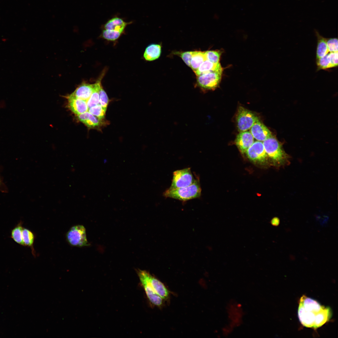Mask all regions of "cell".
<instances>
[{
  "instance_id": "1",
  "label": "cell",
  "mask_w": 338,
  "mask_h": 338,
  "mask_svg": "<svg viewBox=\"0 0 338 338\" xmlns=\"http://www.w3.org/2000/svg\"><path fill=\"white\" fill-rule=\"evenodd\" d=\"M201 188L199 179H196L192 185L174 189L168 188L163 193L166 197H170L183 201H186L200 197Z\"/></svg>"
},
{
  "instance_id": "2",
  "label": "cell",
  "mask_w": 338,
  "mask_h": 338,
  "mask_svg": "<svg viewBox=\"0 0 338 338\" xmlns=\"http://www.w3.org/2000/svg\"><path fill=\"white\" fill-rule=\"evenodd\" d=\"M263 143L268 157L274 163L281 166L288 162V156L276 138L272 136Z\"/></svg>"
},
{
  "instance_id": "3",
  "label": "cell",
  "mask_w": 338,
  "mask_h": 338,
  "mask_svg": "<svg viewBox=\"0 0 338 338\" xmlns=\"http://www.w3.org/2000/svg\"><path fill=\"white\" fill-rule=\"evenodd\" d=\"M222 72L223 69L221 66L214 71L197 76L198 85L205 89H215L221 81Z\"/></svg>"
},
{
  "instance_id": "4",
  "label": "cell",
  "mask_w": 338,
  "mask_h": 338,
  "mask_svg": "<svg viewBox=\"0 0 338 338\" xmlns=\"http://www.w3.org/2000/svg\"><path fill=\"white\" fill-rule=\"evenodd\" d=\"M189 167L177 170L173 173L171 186L169 188L174 189L189 186L195 181Z\"/></svg>"
},
{
  "instance_id": "5",
  "label": "cell",
  "mask_w": 338,
  "mask_h": 338,
  "mask_svg": "<svg viewBox=\"0 0 338 338\" xmlns=\"http://www.w3.org/2000/svg\"><path fill=\"white\" fill-rule=\"evenodd\" d=\"M236 120L238 131H247L259 120L258 117L250 111L241 106L238 109Z\"/></svg>"
},
{
  "instance_id": "6",
  "label": "cell",
  "mask_w": 338,
  "mask_h": 338,
  "mask_svg": "<svg viewBox=\"0 0 338 338\" xmlns=\"http://www.w3.org/2000/svg\"><path fill=\"white\" fill-rule=\"evenodd\" d=\"M68 242L71 245L78 247L88 246L85 228L83 225H77L70 228L66 234Z\"/></svg>"
},
{
  "instance_id": "7",
  "label": "cell",
  "mask_w": 338,
  "mask_h": 338,
  "mask_svg": "<svg viewBox=\"0 0 338 338\" xmlns=\"http://www.w3.org/2000/svg\"><path fill=\"white\" fill-rule=\"evenodd\" d=\"M245 153L248 158L254 162L264 163L268 159V156L262 141H254Z\"/></svg>"
},
{
  "instance_id": "8",
  "label": "cell",
  "mask_w": 338,
  "mask_h": 338,
  "mask_svg": "<svg viewBox=\"0 0 338 338\" xmlns=\"http://www.w3.org/2000/svg\"><path fill=\"white\" fill-rule=\"evenodd\" d=\"M140 271L155 292L163 300L167 301L169 298L170 292L164 284L147 271Z\"/></svg>"
},
{
  "instance_id": "9",
  "label": "cell",
  "mask_w": 338,
  "mask_h": 338,
  "mask_svg": "<svg viewBox=\"0 0 338 338\" xmlns=\"http://www.w3.org/2000/svg\"><path fill=\"white\" fill-rule=\"evenodd\" d=\"M137 273L141 283L150 302L154 305L159 308L163 305V299L154 290L152 287L141 273L140 270Z\"/></svg>"
},
{
  "instance_id": "10",
  "label": "cell",
  "mask_w": 338,
  "mask_h": 338,
  "mask_svg": "<svg viewBox=\"0 0 338 338\" xmlns=\"http://www.w3.org/2000/svg\"><path fill=\"white\" fill-rule=\"evenodd\" d=\"M325 307L320 311L306 310L299 305L298 316L301 324L306 327L314 328L317 316Z\"/></svg>"
},
{
  "instance_id": "11",
  "label": "cell",
  "mask_w": 338,
  "mask_h": 338,
  "mask_svg": "<svg viewBox=\"0 0 338 338\" xmlns=\"http://www.w3.org/2000/svg\"><path fill=\"white\" fill-rule=\"evenodd\" d=\"M78 115L79 120L89 128L100 129L108 123L104 119H100L88 111Z\"/></svg>"
},
{
  "instance_id": "12",
  "label": "cell",
  "mask_w": 338,
  "mask_h": 338,
  "mask_svg": "<svg viewBox=\"0 0 338 338\" xmlns=\"http://www.w3.org/2000/svg\"><path fill=\"white\" fill-rule=\"evenodd\" d=\"M250 130L254 138L258 141L263 142L272 136L269 130L259 120L254 123Z\"/></svg>"
},
{
  "instance_id": "13",
  "label": "cell",
  "mask_w": 338,
  "mask_h": 338,
  "mask_svg": "<svg viewBox=\"0 0 338 338\" xmlns=\"http://www.w3.org/2000/svg\"><path fill=\"white\" fill-rule=\"evenodd\" d=\"M254 142V138L248 131L240 132L237 136L235 143L238 148L242 153L246 152L247 149Z\"/></svg>"
},
{
  "instance_id": "14",
  "label": "cell",
  "mask_w": 338,
  "mask_h": 338,
  "mask_svg": "<svg viewBox=\"0 0 338 338\" xmlns=\"http://www.w3.org/2000/svg\"><path fill=\"white\" fill-rule=\"evenodd\" d=\"M68 105L70 110L79 115L88 111L89 108L86 101L70 95L68 97Z\"/></svg>"
},
{
  "instance_id": "15",
  "label": "cell",
  "mask_w": 338,
  "mask_h": 338,
  "mask_svg": "<svg viewBox=\"0 0 338 338\" xmlns=\"http://www.w3.org/2000/svg\"><path fill=\"white\" fill-rule=\"evenodd\" d=\"M95 87V84L83 83L71 95L76 98L87 101L93 93Z\"/></svg>"
},
{
  "instance_id": "16",
  "label": "cell",
  "mask_w": 338,
  "mask_h": 338,
  "mask_svg": "<svg viewBox=\"0 0 338 338\" xmlns=\"http://www.w3.org/2000/svg\"><path fill=\"white\" fill-rule=\"evenodd\" d=\"M129 23L120 18L115 17L106 22L104 25V28L105 29L114 30L122 33Z\"/></svg>"
},
{
  "instance_id": "17",
  "label": "cell",
  "mask_w": 338,
  "mask_h": 338,
  "mask_svg": "<svg viewBox=\"0 0 338 338\" xmlns=\"http://www.w3.org/2000/svg\"><path fill=\"white\" fill-rule=\"evenodd\" d=\"M317 38V46L316 51V59L322 57L329 52L326 43V38L320 35L318 32L315 30Z\"/></svg>"
},
{
  "instance_id": "18",
  "label": "cell",
  "mask_w": 338,
  "mask_h": 338,
  "mask_svg": "<svg viewBox=\"0 0 338 338\" xmlns=\"http://www.w3.org/2000/svg\"><path fill=\"white\" fill-rule=\"evenodd\" d=\"M161 53V47L158 44H151L146 49L144 54L145 59L147 61H152L158 59Z\"/></svg>"
},
{
  "instance_id": "19",
  "label": "cell",
  "mask_w": 338,
  "mask_h": 338,
  "mask_svg": "<svg viewBox=\"0 0 338 338\" xmlns=\"http://www.w3.org/2000/svg\"><path fill=\"white\" fill-rule=\"evenodd\" d=\"M220 66L219 63L216 64L206 60L200 65L194 73L197 76L214 71Z\"/></svg>"
},
{
  "instance_id": "20",
  "label": "cell",
  "mask_w": 338,
  "mask_h": 338,
  "mask_svg": "<svg viewBox=\"0 0 338 338\" xmlns=\"http://www.w3.org/2000/svg\"><path fill=\"white\" fill-rule=\"evenodd\" d=\"M206 60L205 52L193 51L191 61L190 67L194 72L200 65Z\"/></svg>"
},
{
  "instance_id": "21",
  "label": "cell",
  "mask_w": 338,
  "mask_h": 338,
  "mask_svg": "<svg viewBox=\"0 0 338 338\" xmlns=\"http://www.w3.org/2000/svg\"><path fill=\"white\" fill-rule=\"evenodd\" d=\"M23 228L22 223L20 222L11 230V236L16 243L20 245L24 246L22 236Z\"/></svg>"
},
{
  "instance_id": "22",
  "label": "cell",
  "mask_w": 338,
  "mask_h": 338,
  "mask_svg": "<svg viewBox=\"0 0 338 338\" xmlns=\"http://www.w3.org/2000/svg\"><path fill=\"white\" fill-rule=\"evenodd\" d=\"M316 63L317 70L327 69L333 68L328 53L322 57L316 59Z\"/></svg>"
},
{
  "instance_id": "23",
  "label": "cell",
  "mask_w": 338,
  "mask_h": 338,
  "mask_svg": "<svg viewBox=\"0 0 338 338\" xmlns=\"http://www.w3.org/2000/svg\"><path fill=\"white\" fill-rule=\"evenodd\" d=\"M22 236L24 246H32L34 240V236L32 232L28 229L23 228Z\"/></svg>"
},
{
  "instance_id": "24",
  "label": "cell",
  "mask_w": 338,
  "mask_h": 338,
  "mask_svg": "<svg viewBox=\"0 0 338 338\" xmlns=\"http://www.w3.org/2000/svg\"><path fill=\"white\" fill-rule=\"evenodd\" d=\"M206 60L216 64L219 63L221 52L218 50H209L205 52Z\"/></svg>"
},
{
  "instance_id": "25",
  "label": "cell",
  "mask_w": 338,
  "mask_h": 338,
  "mask_svg": "<svg viewBox=\"0 0 338 338\" xmlns=\"http://www.w3.org/2000/svg\"><path fill=\"white\" fill-rule=\"evenodd\" d=\"M88 112L100 119H105V112L99 104L89 108Z\"/></svg>"
},
{
  "instance_id": "26",
  "label": "cell",
  "mask_w": 338,
  "mask_h": 338,
  "mask_svg": "<svg viewBox=\"0 0 338 338\" xmlns=\"http://www.w3.org/2000/svg\"><path fill=\"white\" fill-rule=\"evenodd\" d=\"M122 33L119 32L105 29L102 32V35L105 39L110 41H114L119 38Z\"/></svg>"
},
{
  "instance_id": "27",
  "label": "cell",
  "mask_w": 338,
  "mask_h": 338,
  "mask_svg": "<svg viewBox=\"0 0 338 338\" xmlns=\"http://www.w3.org/2000/svg\"><path fill=\"white\" fill-rule=\"evenodd\" d=\"M109 101L107 95L101 85L99 91V103L105 111L107 109Z\"/></svg>"
},
{
  "instance_id": "28",
  "label": "cell",
  "mask_w": 338,
  "mask_h": 338,
  "mask_svg": "<svg viewBox=\"0 0 338 338\" xmlns=\"http://www.w3.org/2000/svg\"><path fill=\"white\" fill-rule=\"evenodd\" d=\"M326 43L329 52H338V42L337 38H326Z\"/></svg>"
},
{
  "instance_id": "29",
  "label": "cell",
  "mask_w": 338,
  "mask_h": 338,
  "mask_svg": "<svg viewBox=\"0 0 338 338\" xmlns=\"http://www.w3.org/2000/svg\"><path fill=\"white\" fill-rule=\"evenodd\" d=\"M193 51H187L183 52L177 53L180 56L186 64L190 67L191 61Z\"/></svg>"
},
{
  "instance_id": "30",
  "label": "cell",
  "mask_w": 338,
  "mask_h": 338,
  "mask_svg": "<svg viewBox=\"0 0 338 338\" xmlns=\"http://www.w3.org/2000/svg\"><path fill=\"white\" fill-rule=\"evenodd\" d=\"M328 55L330 58L333 67H337L338 60V52H330L328 53Z\"/></svg>"
},
{
  "instance_id": "31",
  "label": "cell",
  "mask_w": 338,
  "mask_h": 338,
  "mask_svg": "<svg viewBox=\"0 0 338 338\" xmlns=\"http://www.w3.org/2000/svg\"><path fill=\"white\" fill-rule=\"evenodd\" d=\"M272 223L274 225L277 226L279 223V220L277 218H275L272 220Z\"/></svg>"
},
{
  "instance_id": "32",
  "label": "cell",
  "mask_w": 338,
  "mask_h": 338,
  "mask_svg": "<svg viewBox=\"0 0 338 338\" xmlns=\"http://www.w3.org/2000/svg\"><path fill=\"white\" fill-rule=\"evenodd\" d=\"M2 183H3V182H2L1 179V177H0V186L2 185Z\"/></svg>"
}]
</instances>
